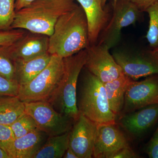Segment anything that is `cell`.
Instances as JSON below:
<instances>
[{"label":"cell","mask_w":158,"mask_h":158,"mask_svg":"<svg viewBox=\"0 0 158 158\" xmlns=\"http://www.w3.org/2000/svg\"><path fill=\"white\" fill-rule=\"evenodd\" d=\"M145 151L150 158H158V126L146 145Z\"/></svg>","instance_id":"cell-28"},{"label":"cell","mask_w":158,"mask_h":158,"mask_svg":"<svg viewBox=\"0 0 158 158\" xmlns=\"http://www.w3.org/2000/svg\"><path fill=\"white\" fill-rule=\"evenodd\" d=\"M35 0H15V10L17 11L28 6Z\"/></svg>","instance_id":"cell-31"},{"label":"cell","mask_w":158,"mask_h":158,"mask_svg":"<svg viewBox=\"0 0 158 158\" xmlns=\"http://www.w3.org/2000/svg\"><path fill=\"white\" fill-rule=\"evenodd\" d=\"M87 49L63 58L64 71L57 93L50 103L57 111L76 120L79 116L77 105V83L87 61Z\"/></svg>","instance_id":"cell-4"},{"label":"cell","mask_w":158,"mask_h":158,"mask_svg":"<svg viewBox=\"0 0 158 158\" xmlns=\"http://www.w3.org/2000/svg\"><path fill=\"white\" fill-rule=\"evenodd\" d=\"M123 72L133 81L158 74V57L153 50L116 51L113 54Z\"/></svg>","instance_id":"cell-8"},{"label":"cell","mask_w":158,"mask_h":158,"mask_svg":"<svg viewBox=\"0 0 158 158\" xmlns=\"http://www.w3.org/2000/svg\"><path fill=\"white\" fill-rule=\"evenodd\" d=\"M113 16L100 35L99 44L111 49L118 44L123 28L135 23L142 11L130 0H117L113 5Z\"/></svg>","instance_id":"cell-7"},{"label":"cell","mask_w":158,"mask_h":158,"mask_svg":"<svg viewBox=\"0 0 158 158\" xmlns=\"http://www.w3.org/2000/svg\"><path fill=\"white\" fill-rule=\"evenodd\" d=\"M97 125L81 113L75 120L69 131V145L78 158L93 157Z\"/></svg>","instance_id":"cell-12"},{"label":"cell","mask_w":158,"mask_h":158,"mask_svg":"<svg viewBox=\"0 0 158 158\" xmlns=\"http://www.w3.org/2000/svg\"><path fill=\"white\" fill-rule=\"evenodd\" d=\"M158 120V104L149 105L118 116L117 124L131 135L141 137Z\"/></svg>","instance_id":"cell-14"},{"label":"cell","mask_w":158,"mask_h":158,"mask_svg":"<svg viewBox=\"0 0 158 158\" xmlns=\"http://www.w3.org/2000/svg\"><path fill=\"white\" fill-rule=\"evenodd\" d=\"M87 50L85 67L102 82L111 81L123 74L121 67L110 53L106 45L98 43L89 46Z\"/></svg>","instance_id":"cell-9"},{"label":"cell","mask_w":158,"mask_h":158,"mask_svg":"<svg viewBox=\"0 0 158 158\" xmlns=\"http://www.w3.org/2000/svg\"><path fill=\"white\" fill-rule=\"evenodd\" d=\"M153 104H158V74L146 77L140 81L132 82L126 93L123 109L119 116Z\"/></svg>","instance_id":"cell-10"},{"label":"cell","mask_w":158,"mask_h":158,"mask_svg":"<svg viewBox=\"0 0 158 158\" xmlns=\"http://www.w3.org/2000/svg\"><path fill=\"white\" fill-rule=\"evenodd\" d=\"M25 113V103L18 96H0V124L11 126Z\"/></svg>","instance_id":"cell-19"},{"label":"cell","mask_w":158,"mask_h":158,"mask_svg":"<svg viewBox=\"0 0 158 158\" xmlns=\"http://www.w3.org/2000/svg\"><path fill=\"white\" fill-rule=\"evenodd\" d=\"M152 50L154 52L156 55L158 57V48Z\"/></svg>","instance_id":"cell-35"},{"label":"cell","mask_w":158,"mask_h":158,"mask_svg":"<svg viewBox=\"0 0 158 158\" xmlns=\"http://www.w3.org/2000/svg\"><path fill=\"white\" fill-rule=\"evenodd\" d=\"M0 75L9 80H14V62L9 56L7 46H0Z\"/></svg>","instance_id":"cell-24"},{"label":"cell","mask_w":158,"mask_h":158,"mask_svg":"<svg viewBox=\"0 0 158 158\" xmlns=\"http://www.w3.org/2000/svg\"><path fill=\"white\" fill-rule=\"evenodd\" d=\"M69 131L53 136H49L33 158H61L69 145Z\"/></svg>","instance_id":"cell-20"},{"label":"cell","mask_w":158,"mask_h":158,"mask_svg":"<svg viewBox=\"0 0 158 158\" xmlns=\"http://www.w3.org/2000/svg\"><path fill=\"white\" fill-rule=\"evenodd\" d=\"M64 71V59L52 55L45 67L31 81L19 86V98L24 103L50 102L57 93Z\"/></svg>","instance_id":"cell-5"},{"label":"cell","mask_w":158,"mask_h":158,"mask_svg":"<svg viewBox=\"0 0 158 158\" xmlns=\"http://www.w3.org/2000/svg\"><path fill=\"white\" fill-rule=\"evenodd\" d=\"M76 0H35L16 11L11 29H23L50 36L57 20L76 8Z\"/></svg>","instance_id":"cell-2"},{"label":"cell","mask_w":158,"mask_h":158,"mask_svg":"<svg viewBox=\"0 0 158 158\" xmlns=\"http://www.w3.org/2000/svg\"><path fill=\"white\" fill-rule=\"evenodd\" d=\"M142 12L158 2V0H130Z\"/></svg>","instance_id":"cell-30"},{"label":"cell","mask_w":158,"mask_h":158,"mask_svg":"<svg viewBox=\"0 0 158 158\" xmlns=\"http://www.w3.org/2000/svg\"><path fill=\"white\" fill-rule=\"evenodd\" d=\"M140 156L134 151L131 148L127 147L119 150L112 158H138Z\"/></svg>","instance_id":"cell-29"},{"label":"cell","mask_w":158,"mask_h":158,"mask_svg":"<svg viewBox=\"0 0 158 158\" xmlns=\"http://www.w3.org/2000/svg\"><path fill=\"white\" fill-rule=\"evenodd\" d=\"M15 13V0H0V31L11 30Z\"/></svg>","instance_id":"cell-22"},{"label":"cell","mask_w":158,"mask_h":158,"mask_svg":"<svg viewBox=\"0 0 158 158\" xmlns=\"http://www.w3.org/2000/svg\"><path fill=\"white\" fill-rule=\"evenodd\" d=\"M0 158H10L9 155L2 148H0Z\"/></svg>","instance_id":"cell-33"},{"label":"cell","mask_w":158,"mask_h":158,"mask_svg":"<svg viewBox=\"0 0 158 158\" xmlns=\"http://www.w3.org/2000/svg\"><path fill=\"white\" fill-rule=\"evenodd\" d=\"M15 139L14 135L10 126L0 124V148L4 150L10 158Z\"/></svg>","instance_id":"cell-25"},{"label":"cell","mask_w":158,"mask_h":158,"mask_svg":"<svg viewBox=\"0 0 158 158\" xmlns=\"http://www.w3.org/2000/svg\"><path fill=\"white\" fill-rule=\"evenodd\" d=\"M107 0H102V6H104L106 5V2ZM117 0H113V5H115L116 4V2H117Z\"/></svg>","instance_id":"cell-34"},{"label":"cell","mask_w":158,"mask_h":158,"mask_svg":"<svg viewBox=\"0 0 158 158\" xmlns=\"http://www.w3.org/2000/svg\"><path fill=\"white\" fill-rule=\"evenodd\" d=\"M117 125V123L97 125L93 157L112 158L119 150L129 147L126 136Z\"/></svg>","instance_id":"cell-11"},{"label":"cell","mask_w":158,"mask_h":158,"mask_svg":"<svg viewBox=\"0 0 158 158\" xmlns=\"http://www.w3.org/2000/svg\"><path fill=\"white\" fill-rule=\"evenodd\" d=\"M79 113L97 124L116 123L117 116L110 109L104 84L89 71L77 93Z\"/></svg>","instance_id":"cell-3"},{"label":"cell","mask_w":158,"mask_h":158,"mask_svg":"<svg viewBox=\"0 0 158 158\" xmlns=\"http://www.w3.org/2000/svg\"><path fill=\"white\" fill-rule=\"evenodd\" d=\"M84 10L88 26L90 45L96 44L109 21L108 11L103 9L102 0H77Z\"/></svg>","instance_id":"cell-15"},{"label":"cell","mask_w":158,"mask_h":158,"mask_svg":"<svg viewBox=\"0 0 158 158\" xmlns=\"http://www.w3.org/2000/svg\"><path fill=\"white\" fill-rule=\"evenodd\" d=\"M63 158H78L76 154L75 153L73 150L69 148L68 147L66 151L65 152Z\"/></svg>","instance_id":"cell-32"},{"label":"cell","mask_w":158,"mask_h":158,"mask_svg":"<svg viewBox=\"0 0 158 158\" xmlns=\"http://www.w3.org/2000/svg\"><path fill=\"white\" fill-rule=\"evenodd\" d=\"M26 33L23 29L0 31V46L11 45L20 39Z\"/></svg>","instance_id":"cell-27"},{"label":"cell","mask_w":158,"mask_h":158,"mask_svg":"<svg viewBox=\"0 0 158 158\" xmlns=\"http://www.w3.org/2000/svg\"><path fill=\"white\" fill-rule=\"evenodd\" d=\"M19 85L14 80H9L0 75V96H18Z\"/></svg>","instance_id":"cell-26"},{"label":"cell","mask_w":158,"mask_h":158,"mask_svg":"<svg viewBox=\"0 0 158 158\" xmlns=\"http://www.w3.org/2000/svg\"><path fill=\"white\" fill-rule=\"evenodd\" d=\"M90 45L87 18L78 6L57 20L52 34L49 37L48 52L65 58Z\"/></svg>","instance_id":"cell-1"},{"label":"cell","mask_w":158,"mask_h":158,"mask_svg":"<svg viewBox=\"0 0 158 158\" xmlns=\"http://www.w3.org/2000/svg\"><path fill=\"white\" fill-rule=\"evenodd\" d=\"M25 112L36 122L37 128L48 135H62L69 131L75 120L59 113L50 103L37 101L25 103Z\"/></svg>","instance_id":"cell-6"},{"label":"cell","mask_w":158,"mask_h":158,"mask_svg":"<svg viewBox=\"0 0 158 158\" xmlns=\"http://www.w3.org/2000/svg\"><path fill=\"white\" fill-rule=\"evenodd\" d=\"M49 136L38 128L15 138L12 144L11 158H33Z\"/></svg>","instance_id":"cell-16"},{"label":"cell","mask_w":158,"mask_h":158,"mask_svg":"<svg viewBox=\"0 0 158 158\" xmlns=\"http://www.w3.org/2000/svg\"><path fill=\"white\" fill-rule=\"evenodd\" d=\"M133 81L123 73L113 81L104 83L110 109L117 119L123 109L128 88Z\"/></svg>","instance_id":"cell-18"},{"label":"cell","mask_w":158,"mask_h":158,"mask_svg":"<svg viewBox=\"0 0 158 158\" xmlns=\"http://www.w3.org/2000/svg\"><path fill=\"white\" fill-rule=\"evenodd\" d=\"M15 138H18L38 128L34 118L26 112L10 126Z\"/></svg>","instance_id":"cell-23"},{"label":"cell","mask_w":158,"mask_h":158,"mask_svg":"<svg viewBox=\"0 0 158 158\" xmlns=\"http://www.w3.org/2000/svg\"><path fill=\"white\" fill-rule=\"evenodd\" d=\"M145 12L149 16V25L146 37L152 49L158 48V1L148 8Z\"/></svg>","instance_id":"cell-21"},{"label":"cell","mask_w":158,"mask_h":158,"mask_svg":"<svg viewBox=\"0 0 158 158\" xmlns=\"http://www.w3.org/2000/svg\"><path fill=\"white\" fill-rule=\"evenodd\" d=\"M52 56L47 53L29 60L14 61V80L19 86L29 83L47 66Z\"/></svg>","instance_id":"cell-17"},{"label":"cell","mask_w":158,"mask_h":158,"mask_svg":"<svg viewBox=\"0 0 158 158\" xmlns=\"http://www.w3.org/2000/svg\"><path fill=\"white\" fill-rule=\"evenodd\" d=\"M48 44L49 36L29 31L7 49L13 62L24 61L48 53Z\"/></svg>","instance_id":"cell-13"}]
</instances>
